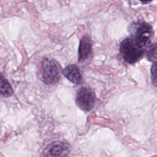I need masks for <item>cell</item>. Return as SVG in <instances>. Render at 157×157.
Segmentation results:
<instances>
[{"instance_id": "8", "label": "cell", "mask_w": 157, "mask_h": 157, "mask_svg": "<svg viewBox=\"0 0 157 157\" xmlns=\"http://www.w3.org/2000/svg\"><path fill=\"white\" fill-rule=\"evenodd\" d=\"M0 93L5 96L9 97L13 94V89L9 82V81L5 78L4 75L0 72Z\"/></svg>"}, {"instance_id": "3", "label": "cell", "mask_w": 157, "mask_h": 157, "mask_svg": "<svg viewBox=\"0 0 157 157\" xmlns=\"http://www.w3.org/2000/svg\"><path fill=\"white\" fill-rule=\"evenodd\" d=\"M62 69L54 59L45 58L42 61V77L46 84H53L61 78Z\"/></svg>"}, {"instance_id": "6", "label": "cell", "mask_w": 157, "mask_h": 157, "mask_svg": "<svg viewBox=\"0 0 157 157\" xmlns=\"http://www.w3.org/2000/svg\"><path fill=\"white\" fill-rule=\"evenodd\" d=\"M63 74L71 82L74 83H80L82 81V77L79 72L78 67L75 64L67 66L62 71Z\"/></svg>"}, {"instance_id": "11", "label": "cell", "mask_w": 157, "mask_h": 157, "mask_svg": "<svg viewBox=\"0 0 157 157\" xmlns=\"http://www.w3.org/2000/svg\"><path fill=\"white\" fill-rule=\"evenodd\" d=\"M139 1H141L144 4H146V3H148V2H150V1H151L153 0H139Z\"/></svg>"}, {"instance_id": "10", "label": "cell", "mask_w": 157, "mask_h": 157, "mask_svg": "<svg viewBox=\"0 0 157 157\" xmlns=\"http://www.w3.org/2000/svg\"><path fill=\"white\" fill-rule=\"evenodd\" d=\"M156 62H153V64L151 67V78L155 86H156Z\"/></svg>"}, {"instance_id": "9", "label": "cell", "mask_w": 157, "mask_h": 157, "mask_svg": "<svg viewBox=\"0 0 157 157\" xmlns=\"http://www.w3.org/2000/svg\"><path fill=\"white\" fill-rule=\"evenodd\" d=\"M147 59L151 62H156V44H154L148 50L147 53Z\"/></svg>"}, {"instance_id": "4", "label": "cell", "mask_w": 157, "mask_h": 157, "mask_svg": "<svg viewBox=\"0 0 157 157\" xmlns=\"http://www.w3.org/2000/svg\"><path fill=\"white\" fill-rule=\"evenodd\" d=\"M75 102L78 107L82 110L90 111L94 105L95 94L90 89L82 87L77 93Z\"/></svg>"}, {"instance_id": "5", "label": "cell", "mask_w": 157, "mask_h": 157, "mask_svg": "<svg viewBox=\"0 0 157 157\" xmlns=\"http://www.w3.org/2000/svg\"><path fill=\"white\" fill-rule=\"evenodd\" d=\"M69 146L63 140H56L48 145L41 157H68Z\"/></svg>"}, {"instance_id": "2", "label": "cell", "mask_w": 157, "mask_h": 157, "mask_svg": "<svg viewBox=\"0 0 157 157\" xmlns=\"http://www.w3.org/2000/svg\"><path fill=\"white\" fill-rule=\"evenodd\" d=\"M132 32L131 37L136 44L144 49H146L150 43V37L153 33L152 26L145 22L132 24L129 31Z\"/></svg>"}, {"instance_id": "1", "label": "cell", "mask_w": 157, "mask_h": 157, "mask_svg": "<svg viewBox=\"0 0 157 157\" xmlns=\"http://www.w3.org/2000/svg\"><path fill=\"white\" fill-rule=\"evenodd\" d=\"M120 53L124 60L129 64H134L143 58L145 49L139 47L131 37L125 38L120 44Z\"/></svg>"}, {"instance_id": "7", "label": "cell", "mask_w": 157, "mask_h": 157, "mask_svg": "<svg viewBox=\"0 0 157 157\" xmlns=\"http://www.w3.org/2000/svg\"><path fill=\"white\" fill-rule=\"evenodd\" d=\"M92 44L90 39L87 36L83 37L78 46V61H82L86 59L90 55L91 51Z\"/></svg>"}]
</instances>
